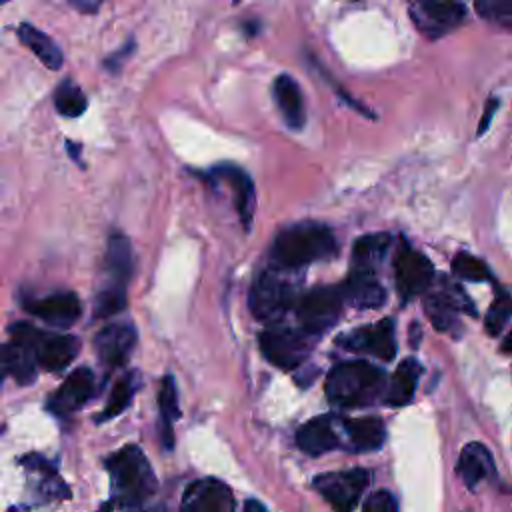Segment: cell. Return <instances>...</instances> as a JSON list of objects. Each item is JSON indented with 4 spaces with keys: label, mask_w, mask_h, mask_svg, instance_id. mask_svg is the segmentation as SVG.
Instances as JSON below:
<instances>
[{
    "label": "cell",
    "mask_w": 512,
    "mask_h": 512,
    "mask_svg": "<svg viewBox=\"0 0 512 512\" xmlns=\"http://www.w3.org/2000/svg\"><path fill=\"white\" fill-rule=\"evenodd\" d=\"M336 254L332 230L318 222H300L284 228L272 244V262L280 268H302Z\"/></svg>",
    "instance_id": "cell-1"
},
{
    "label": "cell",
    "mask_w": 512,
    "mask_h": 512,
    "mask_svg": "<svg viewBox=\"0 0 512 512\" xmlns=\"http://www.w3.org/2000/svg\"><path fill=\"white\" fill-rule=\"evenodd\" d=\"M114 502L126 508L144 504L156 492V476L138 446H124L108 458Z\"/></svg>",
    "instance_id": "cell-2"
},
{
    "label": "cell",
    "mask_w": 512,
    "mask_h": 512,
    "mask_svg": "<svg viewBox=\"0 0 512 512\" xmlns=\"http://www.w3.org/2000/svg\"><path fill=\"white\" fill-rule=\"evenodd\" d=\"M384 386V372L368 362H342L332 368L326 380V396L342 406L372 402Z\"/></svg>",
    "instance_id": "cell-3"
},
{
    "label": "cell",
    "mask_w": 512,
    "mask_h": 512,
    "mask_svg": "<svg viewBox=\"0 0 512 512\" xmlns=\"http://www.w3.org/2000/svg\"><path fill=\"white\" fill-rule=\"evenodd\" d=\"M12 342L28 348L44 370L58 372L66 368L80 350V340L70 334L42 332L28 322H16L10 326Z\"/></svg>",
    "instance_id": "cell-4"
},
{
    "label": "cell",
    "mask_w": 512,
    "mask_h": 512,
    "mask_svg": "<svg viewBox=\"0 0 512 512\" xmlns=\"http://www.w3.org/2000/svg\"><path fill=\"white\" fill-rule=\"evenodd\" d=\"M296 288L288 276V268L272 266L264 270L252 284L248 306L262 322L280 320L294 304Z\"/></svg>",
    "instance_id": "cell-5"
},
{
    "label": "cell",
    "mask_w": 512,
    "mask_h": 512,
    "mask_svg": "<svg viewBox=\"0 0 512 512\" xmlns=\"http://www.w3.org/2000/svg\"><path fill=\"white\" fill-rule=\"evenodd\" d=\"M342 294L336 286H320L304 294L298 302V318L306 334L318 336L332 328L342 312Z\"/></svg>",
    "instance_id": "cell-6"
},
{
    "label": "cell",
    "mask_w": 512,
    "mask_h": 512,
    "mask_svg": "<svg viewBox=\"0 0 512 512\" xmlns=\"http://www.w3.org/2000/svg\"><path fill=\"white\" fill-rule=\"evenodd\" d=\"M368 484H370V474L362 468L326 472L314 478V488L338 512L354 510Z\"/></svg>",
    "instance_id": "cell-7"
},
{
    "label": "cell",
    "mask_w": 512,
    "mask_h": 512,
    "mask_svg": "<svg viewBox=\"0 0 512 512\" xmlns=\"http://www.w3.org/2000/svg\"><path fill=\"white\" fill-rule=\"evenodd\" d=\"M310 334L292 328H270L260 334V350L264 358L282 368H298L310 354Z\"/></svg>",
    "instance_id": "cell-8"
},
{
    "label": "cell",
    "mask_w": 512,
    "mask_h": 512,
    "mask_svg": "<svg viewBox=\"0 0 512 512\" xmlns=\"http://www.w3.org/2000/svg\"><path fill=\"white\" fill-rule=\"evenodd\" d=\"M394 276L400 298L412 300L432 284L434 266L424 254L412 250L410 246H402L394 260Z\"/></svg>",
    "instance_id": "cell-9"
},
{
    "label": "cell",
    "mask_w": 512,
    "mask_h": 512,
    "mask_svg": "<svg viewBox=\"0 0 512 512\" xmlns=\"http://www.w3.org/2000/svg\"><path fill=\"white\" fill-rule=\"evenodd\" d=\"M466 16L464 4L456 0H416L412 4V18L418 28L436 38L456 28Z\"/></svg>",
    "instance_id": "cell-10"
},
{
    "label": "cell",
    "mask_w": 512,
    "mask_h": 512,
    "mask_svg": "<svg viewBox=\"0 0 512 512\" xmlns=\"http://www.w3.org/2000/svg\"><path fill=\"white\" fill-rule=\"evenodd\" d=\"M234 494L218 478H202L192 482L180 504V512H234Z\"/></svg>",
    "instance_id": "cell-11"
},
{
    "label": "cell",
    "mask_w": 512,
    "mask_h": 512,
    "mask_svg": "<svg viewBox=\"0 0 512 512\" xmlns=\"http://www.w3.org/2000/svg\"><path fill=\"white\" fill-rule=\"evenodd\" d=\"M344 348L354 352H368L378 356L384 362H390L396 354V336L394 322L390 318L380 320L378 324L356 328L344 338L338 340Z\"/></svg>",
    "instance_id": "cell-12"
},
{
    "label": "cell",
    "mask_w": 512,
    "mask_h": 512,
    "mask_svg": "<svg viewBox=\"0 0 512 512\" xmlns=\"http://www.w3.org/2000/svg\"><path fill=\"white\" fill-rule=\"evenodd\" d=\"M426 316L430 318L432 326L440 332H450L458 326V312L466 310L474 314L472 302L458 286H448L442 292H434L424 300Z\"/></svg>",
    "instance_id": "cell-13"
},
{
    "label": "cell",
    "mask_w": 512,
    "mask_h": 512,
    "mask_svg": "<svg viewBox=\"0 0 512 512\" xmlns=\"http://www.w3.org/2000/svg\"><path fill=\"white\" fill-rule=\"evenodd\" d=\"M134 344H136V330L128 322L108 324L94 338L98 358L108 368L122 366L128 360Z\"/></svg>",
    "instance_id": "cell-14"
},
{
    "label": "cell",
    "mask_w": 512,
    "mask_h": 512,
    "mask_svg": "<svg viewBox=\"0 0 512 512\" xmlns=\"http://www.w3.org/2000/svg\"><path fill=\"white\" fill-rule=\"evenodd\" d=\"M92 392H94V374L90 368L82 366L64 378L60 388L52 394L48 406L54 414L66 416L80 410L88 402Z\"/></svg>",
    "instance_id": "cell-15"
},
{
    "label": "cell",
    "mask_w": 512,
    "mask_h": 512,
    "mask_svg": "<svg viewBox=\"0 0 512 512\" xmlns=\"http://www.w3.org/2000/svg\"><path fill=\"white\" fill-rule=\"evenodd\" d=\"M212 182H224L230 186L234 192V206L240 216V222L244 230H250L252 226V216H254V206H256V196H254V184L250 176L232 164H220L210 170Z\"/></svg>",
    "instance_id": "cell-16"
},
{
    "label": "cell",
    "mask_w": 512,
    "mask_h": 512,
    "mask_svg": "<svg viewBox=\"0 0 512 512\" xmlns=\"http://www.w3.org/2000/svg\"><path fill=\"white\" fill-rule=\"evenodd\" d=\"M26 310L50 326L68 328L78 320L82 306L74 292H54L50 296L26 302Z\"/></svg>",
    "instance_id": "cell-17"
},
{
    "label": "cell",
    "mask_w": 512,
    "mask_h": 512,
    "mask_svg": "<svg viewBox=\"0 0 512 512\" xmlns=\"http://www.w3.org/2000/svg\"><path fill=\"white\" fill-rule=\"evenodd\" d=\"M338 288H340L342 300L360 310L380 308L386 302L384 286L378 282L374 272H368V270H352L346 282Z\"/></svg>",
    "instance_id": "cell-18"
},
{
    "label": "cell",
    "mask_w": 512,
    "mask_h": 512,
    "mask_svg": "<svg viewBox=\"0 0 512 512\" xmlns=\"http://www.w3.org/2000/svg\"><path fill=\"white\" fill-rule=\"evenodd\" d=\"M272 94L284 122L294 130L302 128L306 122V108L300 86L294 82V78L288 74H280L272 84Z\"/></svg>",
    "instance_id": "cell-19"
},
{
    "label": "cell",
    "mask_w": 512,
    "mask_h": 512,
    "mask_svg": "<svg viewBox=\"0 0 512 512\" xmlns=\"http://www.w3.org/2000/svg\"><path fill=\"white\" fill-rule=\"evenodd\" d=\"M296 444L302 452L310 456H320L338 446V436L332 428V420L328 416H318L302 424L296 432Z\"/></svg>",
    "instance_id": "cell-20"
},
{
    "label": "cell",
    "mask_w": 512,
    "mask_h": 512,
    "mask_svg": "<svg viewBox=\"0 0 512 512\" xmlns=\"http://www.w3.org/2000/svg\"><path fill=\"white\" fill-rule=\"evenodd\" d=\"M492 470H494V460L484 444L470 442L462 448L456 464V472L460 474V478L470 490H474Z\"/></svg>",
    "instance_id": "cell-21"
},
{
    "label": "cell",
    "mask_w": 512,
    "mask_h": 512,
    "mask_svg": "<svg viewBox=\"0 0 512 512\" xmlns=\"http://www.w3.org/2000/svg\"><path fill=\"white\" fill-rule=\"evenodd\" d=\"M0 372L14 376L22 386L36 380V360L32 352L16 342L0 346Z\"/></svg>",
    "instance_id": "cell-22"
},
{
    "label": "cell",
    "mask_w": 512,
    "mask_h": 512,
    "mask_svg": "<svg viewBox=\"0 0 512 512\" xmlns=\"http://www.w3.org/2000/svg\"><path fill=\"white\" fill-rule=\"evenodd\" d=\"M422 374V366L418 360L414 358H406L398 364L394 376H392V382H390V388H388V394H386V402L390 406H404L412 400L414 392H416V384H418V378Z\"/></svg>",
    "instance_id": "cell-23"
},
{
    "label": "cell",
    "mask_w": 512,
    "mask_h": 512,
    "mask_svg": "<svg viewBox=\"0 0 512 512\" xmlns=\"http://www.w3.org/2000/svg\"><path fill=\"white\" fill-rule=\"evenodd\" d=\"M350 444L356 450H376L386 440V428L380 418L364 416V418H350L344 420Z\"/></svg>",
    "instance_id": "cell-24"
},
{
    "label": "cell",
    "mask_w": 512,
    "mask_h": 512,
    "mask_svg": "<svg viewBox=\"0 0 512 512\" xmlns=\"http://www.w3.org/2000/svg\"><path fill=\"white\" fill-rule=\"evenodd\" d=\"M104 262L110 274V282L126 286V280H130L132 274V248L126 236L110 234Z\"/></svg>",
    "instance_id": "cell-25"
},
{
    "label": "cell",
    "mask_w": 512,
    "mask_h": 512,
    "mask_svg": "<svg viewBox=\"0 0 512 512\" xmlns=\"http://www.w3.org/2000/svg\"><path fill=\"white\" fill-rule=\"evenodd\" d=\"M390 242H392V238L384 232L366 234V236L358 238L354 242V248H352L354 270L372 272V268L386 256V252L390 248Z\"/></svg>",
    "instance_id": "cell-26"
},
{
    "label": "cell",
    "mask_w": 512,
    "mask_h": 512,
    "mask_svg": "<svg viewBox=\"0 0 512 512\" xmlns=\"http://www.w3.org/2000/svg\"><path fill=\"white\" fill-rule=\"evenodd\" d=\"M18 36L22 40L24 46H28L44 66L58 70L64 62L62 50L54 44V40L50 36H46L44 32H40L38 28H34L32 24H20L18 28Z\"/></svg>",
    "instance_id": "cell-27"
},
{
    "label": "cell",
    "mask_w": 512,
    "mask_h": 512,
    "mask_svg": "<svg viewBox=\"0 0 512 512\" xmlns=\"http://www.w3.org/2000/svg\"><path fill=\"white\" fill-rule=\"evenodd\" d=\"M158 406L162 414V442L166 448L172 446V422L180 418V408H178V390H176V380L172 376H164L160 382V392H158Z\"/></svg>",
    "instance_id": "cell-28"
},
{
    "label": "cell",
    "mask_w": 512,
    "mask_h": 512,
    "mask_svg": "<svg viewBox=\"0 0 512 512\" xmlns=\"http://www.w3.org/2000/svg\"><path fill=\"white\" fill-rule=\"evenodd\" d=\"M138 374L136 372H128L126 376H122L116 386L112 388L110 392V398H108V404L106 408L100 412L98 416V422H106V420H112L116 418L120 412H124L128 408V404L132 402L136 390H138Z\"/></svg>",
    "instance_id": "cell-29"
},
{
    "label": "cell",
    "mask_w": 512,
    "mask_h": 512,
    "mask_svg": "<svg viewBox=\"0 0 512 512\" xmlns=\"http://www.w3.org/2000/svg\"><path fill=\"white\" fill-rule=\"evenodd\" d=\"M54 104H56V110L62 116L78 118L80 114H84V110L88 106V100H86V94L82 92V88L76 82L62 80L58 84V88L54 90Z\"/></svg>",
    "instance_id": "cell-30"
},
{
    "label": "cell",
    "mask_w": 512,
    "mask_h": 512,
    "mask_svg": "<svg viewBox=\"0 0 512 512\" xmlns=\"http://www.w3.org/2000/svg\"><path fill=\"white\" fill-rule=\"evenodd\" d=\"M126 306V286L108 282L94 298V314L98 318H108L124 310Z\"/></svg>",
    "instance_id": "cell-31"
},
{
    "label": "cell",
    "mask_w": 512,
    "mask_h": 512,
    "mask_svg": "<svg viewBox=\"0 0 512 512\" xmlns=\"http://www.w3.org/2000/svg\"><path fill=\"white\" fill-rule=\"evenodd\" d=\"M510 316H512V294L506 290H498L486 314V332L490 336H498L504 330Z\"/></svg>",
    "instance_id": "cell-32"
},
{
    "label": "cell",
    "mask_w": 512,
    "mask_h": 512,
    "mask_svg": "<svg viewBox=\"0 0 512 512\" xmlns=\"http://www.w3.org/2000/svg\"><path fill=\"white\" fill-rule=\"evenodd\" d=\"M452 272L458 278L470 282H484L490 278V270L486 268V264L468 252H458L452 258Z\"/></svg>",
    "instance_id": "cell-33"
},
{
    "label": "cell",
    "mask_w": 512,
    "mask_h": 512,
    "mask_svg": "<svg viewBox=\"0 0 512 512\" xmlns=\"http://www.w3.org/2000/svg\"><path fill=\"white\" fill-rule=\"evenodd\" d=\"M476 12L490 22H512V0H476Z\"/></svg>",
    "instance_id": "cell-34"
},
{
    "label": "cell",
    "mask_w": 512,
    "mask_h": 512,
    "mask_svg": "<svg viewBox=\"0 0 512 512\" xmlns=\"http://www.w3.org/2000/svg\"><path fill=\"white\" fill-rule=\"evenodd\" d=\"M362 512H398V504L388 490H378L364 500Z\"/></svg>",
    "instance_id": "cell-35"
},
{
    "label": "cell",
    "mask_w": 512,
    "mask_h": 512,
    "mask_svg": "<svg viewBox=\"0 0 512 512\" xmlns=\"http://www.w3.org/2000/svg\"><path fill=\"white\" fill-rule=\"evenodd\" d=\"M498 110V100L496 98H490L488 102H486V110H484V114H482V118H480V126H478V136H482L484 132H486V128L490 126V122H492V116H494V112Z\"/></svg>",
    "instance_id": "cell-36"
},
{
    "label": "cell",
    "mask_w": 512,
    "mask_h": 512,
    "mask_svg": "<svg viewBox=\"0 0 512 512\" xmlns=\"http://www.w3.org/2000/svg\"><path fill=\"white\" fill-rule=\"evenodd\" d=\"M102 2H104V0H70V4H72L78 12H82V14H94V12H98V8L102 6Z\"/></svg>",
    "instance_id": "cell-37"
},
{
    "label": "cell",
    "mask_w": 512,
    "mask_h": 512,
    "mask_svg": "<svg viewBox=\"0 0 512 512\" xmlns=\"http://www.w3.org/2000/svg\"><path fill=\"white\" fill-rule=\"evenodd\" d=\"M244 512H268V510L258 500H248L244 504Z\"/></svg>",
    "instance_id": "cell-38"
},
{
    "label": "cell",
    "mask_w": 512,
    "mask_h": 512,
    "mask_svg": "<svg viewBox=\"0 0 512 512\" xmlns=\"http://www.w3.org/2000/svg\"><path fill=\"white\" fill-rule=\"evenodd\" d=\"M502 352H506V354H512V330L504 336V340H502Z\"/></svg>",
    "instance_id": "cell-39"
},
{
    "label": "cell",
    "mask_w": 512,
    "mask_h": 512,
    "mask_svg": "<svg viewBox=\"0 0 512 512\" xmlns=\"http://www.w3.org/2000/svg\"><path fill=\"white\" fill-rule=\"evenodd\" d=\"M66 146H68V150H70V156H72L74 160H78V150H80V146H76V144H72V142H66Z\"/></svg>",
    "instance_id": "cell-40"
},
{
    "label": "cell",
    "mask_w": 512,
    "mask_h": 512,
    "mask_svg": "<svg viewBox=\"0 0 512 512\" xmlns=\"http://www.w3.org/2000/svg\"><path fill=\"white\" fill-rule=\"evenodd\" d=\"M148 512H164L162 508H152V510H148Z\"/></svg>",
    "instance_id": "cell-41"
},
{
    "label": "cell",
    "mask_w": 512,
    "mask_h": 512,
    "mask_svg": "<svg viewBox=\"0 0 512 512\" xmlns=\"http://www.w3.org/2000/svg\"><path fill=\"white\" fill-rule=\"evenodd\" d=\"M6 2H10V0H0V4H6Z\"/></svg>",
    "instance_id": "cell-42"
}]
</instances>
